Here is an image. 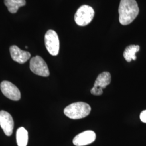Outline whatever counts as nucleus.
I'll return each mask as SVG.
<instances>
[{
	"label": "nucleus",
	"mask_w": 146,
	"mask_h": 146,
	"mask_svg": "<svg viewBox=\"0 0 146 146\" xmlns=\"http://www.w3.org/2000/svg\"><path fill=\"white\" fill-rule=\"evenodd\" d=\"M96 137V134L93 131H84L74 138L73 144L76 146H86L93 143L95 140Z\"/></svg>",
	"instance_id": "nucleus-8"
},
{
	"label": "nucleus",
	"mask_w": 146,
	"mask_h": 146,
	"mask_svg": "<svg viewBox=\"0 0 146 146\" xmlns=\"http://www.w3.org/2000/svg\"><path fill=\"white\" fill-rule=\"evenodd\" d=\"M28 140V134L23 127L19 128L16 131V142L18 146H27Z\"/></svg>",
	"instance_id": "nucleus-13"
},
{
	"label": "nucleus",
	"mask_w": 146,
	"mask_h": 146,
	"mask_svg": "<svg viewBox=\"0 0 146 146\" xmlns=\"http://www.w3.org/2000/svg\"><path fill=\"white\" fill-rule=\"evenodd\" d=\"M0 125L7 136H11L14 129V121L11 114L4 110L0 111Z\"/></svg>",
	"instance_id": "nucleus-9"
},
{
	"label": "nucleus",
	"mask_w": 146,
	"mask_h": 146,
	"mask_svg": "<svg viewBox=\"0 0 146 146\" xmlns=\"http://www.w3.org/2000/svg\"><path fill=\"white\" fill-rule=\"evenodd\" d=\"M30 69L33 73L39 76L48 77L50 74L47 63L40 56L31 58L30 61Z\"/></svg>",
	"instance_id": "nucleus-5"
},
{
	"label": "nucleus",
	"mask_w": 146,
	"mask_h": 146,
	"mask_svg": "<svg viewBox=\"0 0 146 146\" xmlns=\"http://www.w3.org/2000/svg\"><path fill=\"white\" fill-rule=\"evenodd\" d=\"M1 90L3 95L8 99L18 101L21 98V93L18 88L9 81H3L0 84Z\"/></svg>",
	"instance_id": "nucleus-7"
},
{
	"label": "nucleus",
	"mask_w": 146,
	"mask_h": 146,
	"mask_svg": "<svg viewBox=\"0 0 146 146\" xmlns=\"http://www.w3.org/2000/svg\"><path fill=\"white\" fill-rule=\"evenodd\" d=\"M26 0H5V4L11 13H16L19 8L26 5Z\"/></svg>",
	"instance_id": "nucleus-12"
},
{
	"label": "nucleus",
	"mask_w": 146,
	"mask_h": 146,
	"mask_svg": "<svg viewBox=\"0 0 146 146\" xmlns=\"http://www.w3.org/2000/svg\"><path fill=\"white\" fill-rule=\"evenodd\" d=\"M111 82V75L109 72H103L100 74L96 79L94 86L91 89L92 94L99 96L103 93V89L106 88Z\"/></svg>",
	"instance_id": "nucleus-6"
},
{
	"label": "nucleus",
	"mask_w": 146,
	"mask_h": 146,
	"mask_svg": "<svg viewBox=\"0 0 146 146\" xmlns=\"http://www.w3.org/2000/svg\"><path fill=\"white\" fill-rule=\"evenodd\" d=\"M91 107L84 102H77L68 105L64 110V113L68 117L77 120L82 119L90 114Z\"/></svg>",
	"instance_id": "nucleus-2"
},
{
	"label": "nucleus",
	"mask_w": 146,
	"mask_h": 146,
	"mask_svg": "<svg viewBox=\"0 0 146 146\" xmlns=\"http://www.w3.org/2000/svg\"><path fill=\"white\" fill-rule=\"evenodd\" d=\"M140 117L142 122L146 123V110L141 112Z\"/></svg>",
	"instance_id": "nucleus-14"
},
{
	"label": "nucleus",
	"mask_w": 146,
	"mask_h": 146,
	"mask_svg": "<svg viewBox=\"0 0 146 146\" xmlns=\"http://www.w3.org/2000/svg\"><path fill=\"white\" fill-rule=\"evenodd\" d=\"M95 11L92 7L88 5L81 6L74 16L76 23L80 26H85L89 24L94 18Z\"/></svg>",
	"instance_id": "nucleus-3"
},
{
	"label": "nucleus",
	"mask_w": 146,
	"mask_h": 146,
	"mask_svg": "<svg viewBox=\"0 0 146 146\" xmlns=\"http://www.w3.org/2000/svg\"><path fill=\"white\" fill-rule=\"evenodd\" d=\"M119 21L122 25H128L134 21L139 13L135 0H121L119 8Z\"/></svg>",
	"instance_id": "nucleus-1"
},
{
	"label": "nucleus",
	"mask_w": 146,
	"mask_h": 146,
	"mask_svg": "<svg viewBox=\"0 0 146 146\" xmlns=\"http://www.w3.org/2000/svg\"><path fill=\"white\" fill-rule=\"evenodd\" d=\"M44 42L49 54L52 56L58 55L60 49V41L56 32L53 30L47 31L44 36Z\"/></svg>",
	"instance_id": "nucleus-4"
},
{
	"label": "nucleus",
	"mask_w": 146,
	"mask_h": 146,
	"mask_svg": "<svg viewBox=\"0 0 146 146\" xmlns=\"http://www.w3.org/2000/svg\"><path fill=\"white\" fill-rule=\"evenodd\" d=\"M140 50V46L138 45H131L127 47L123 52V57L128 62L131 60H136V53Z\"/></svg>",
	"instance_id": "nucleus-11"
},
{
	"label": "nucleus",
	"mask_w": 146,
	"mask_h": 146,
	"mask_svg": "<svg viewBox=\"0 0 146 146\" xmlns=\"http://www.w3.org/2000/svg\"><path fill=\"white\" fill-rule=\"evenodd\" d=\"M9 50L12 59L14 61L20 64H23L27 62L31 56L29 52L21 50L16 46H11Z\"/></svg>",
	"instance_id": "nucleus-10"
}]
</instances>
